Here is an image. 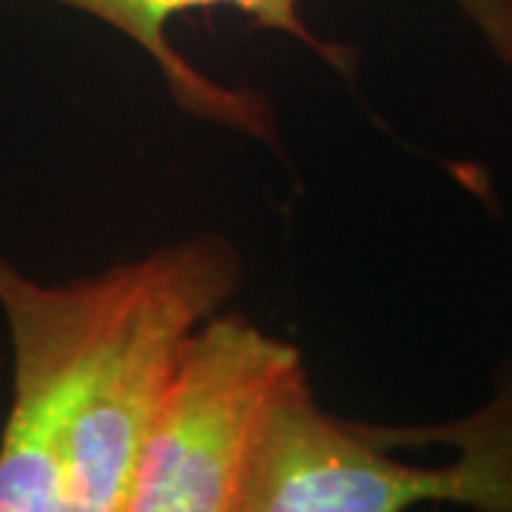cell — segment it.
I'll list each match as a JSON object with an SVG mask.
<instances>
[{"label":"cell","mask_w":512,"mask_h":512,"mask_svg":"<svg viewBox=\"0 0 512 512\" xmlns=\"http://www.w3.org/2000/svg\"><path fill=\"white\" fill-rule=\"evenodd\" d=\"M242 256L200 234L43 285L0 254L12 402L0 512H123L185 339L234 296Z\"/></svg>","instance_id":"cell-1"},{"label":"cell","mask_w":512,"mask_h":512,"mask_svg":"<svg viewBox=\"0 0 512 512\" xmlns=\"http://www.w3.org/2000/svg\"><path fill=\"white\" fill-rule=\"evenodd\" d=\"M302 370L288 339L237 313L208 316L154 410L128 512H242L268 416Z\"/></svg>","instance_id":"cell-2"},{"label":"cell","mask_w":512,"mask_h":512,"mask_svg":"<svg viewBox=\"0 0 512 512\" xmlns=\"http://www.w3.org/2000/svg\"><path fill=\"white\" fill-rule=\"evenodd\" d=\"M470 507L456 458L413 464L316 402L308 370L279 393L256 450L242 512H402L419 504Z\"/></svg>","instance_id":"cell-3"},{"label":"cell","mask_w":512,"mask_h":512,"mask_svg":"<svg viewBox=\"0 0 512 512\" xmlns=\"http://www.w3.org/2000/svg\"><path fill=\"white\" fill-rule=\"evenodd\" d=\"M57 6H69L74 12L92 15L94 20L111 26L114 32L140 46L163 74L171 100L191 117L211 120L217 126L234 128L254 140H274V111L262 94L254 89H237L214 80L197 69L188 57L177 52L168 37V26L185 12L197 9H237L256 26L288 35L299 46L311 49L330 69L339 74H353L356 55L353 49L325 40L313 32L299 12V0H46ZM461 15L470 20L484 37L501 66L512 74V0H453Z\"/></svg>","instance_id":"cell-4"}]
</instances>
